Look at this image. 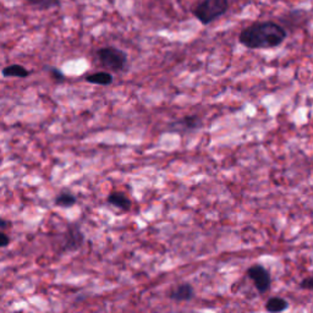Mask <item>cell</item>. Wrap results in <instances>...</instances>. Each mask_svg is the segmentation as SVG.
I'll list each match as a JSON object with an SVG mask.
<instances>
[{
    "label": "cell",
    "instance_id": "1",
    "mask_svg": "<svg viewBox=\"0 0 313 313\" xmlns=\"http://www.w3.org/2000/svg\"><path fill=\"white\" fill-rule=\"evenodd\" d=\"M288 33L273 21H263L246 27L240 32L239 42L248 49H270L279 47Z\"/></svg>",
    "mask_w": 313,
    "mask_h": 313
},
{
    "label": "cell",
    "instance_id": "2",
    "mask_svg": "<svg viewBox=\"0 0 313 313\" xmlns=\"http://www.w3.org/2000/svg\"><path fill=\"white\" fill-rule=\"evenodd\" d=\"M229 9V0H202L193 9V16L202 25H209L223 16Z\"/></svg>",
    "mask_w": 313,
    "mask_h": 313
},
{
    "label": "cell",
    "instance_id": "3",
    "mask_svg": "<svg viewBox=\"0 0 313 313\" xmlns=\"http://www.w3.org/2000/svg\"><path fill=\"white\" fill-rule=\"evenodd\" d=\"M97 58L105 69L110 71H123L126 68L127 54L115 47H103L97 50Z\"/></svg>",
    "mask_w": 313,
    "mask_h": 313
},
{
    "label": "cell",
    "instance_id": "4",
    "mask_svg": "<svg viewBox=\"0 0 313 313\" xmlns=\"http://www.w3.org/2000/svg\"><path fill=\"white\" fill-rule=\"evenodd\" d=\"M84 242V235L82 233L80 225L77 224H69L66 232L63 234L62 251L63 252H75Z\"/></svg>",
    "mask_w": 313,
    "mask_h": 313
},
{
    "label": "cell",
    "instance_id": "5",
    "mask_svg": "<svg viewBox=\"0 0 313 313\" xmlns=\"http://www.w3.org/2000/svg\"><path fill=\"white\" fill-rule=\"evenodd\" d=\"M247 276L253 281L254 287L261 294L267 293L272 284L269 272L261 264H254L247 269Z\"/></svg>",
    "mask_w": 313,
    "mask_h": 313
},
{
    "label": "cell",
    "instance_id": "6",
    "mask_svg": "<svg viewBox=\"0 0 313 313\" xmlns=\"http://www.w3.org/2000/svg\"><path fill=\"white\" fill-rule=\"evenodd\" d=\"M202 126V120L197 115H187L184 117L180 120H176L174 123L169 124L168 130L169 131H176V132H190L198 130Z\"/></svg>",
    "mask_w": 313,
    "mask_h": 313
},
{
    "label": "cell",
    "instance_id": "7",
    "mask_svg": "<svg viewBox=\"0 0 313 313\" xmlns=\"http://www.w3.org/2000/svg\"><path fill=\"white\" fill-rule=\"evenodd\" d=\"M170 299L176 302H184V301H191L194 297V289L191 284H185L179 285L178 288L170 294Z\"/></svg>",
    "mask_w": 313,
    "mask_h": 313
},
{
    "label": "cell",
    "instance_id": "8",
    "mask_svg": "<svg viewBox=\"0 0 313 313\" xmlns=\"http://www.w3.org/2000/svg\"><path fill=\"white\" fill-rule=\"evenodd\" d=\"M108 203L121 209V211H130V208H131V201H130L129 197L125 193L118 192V191L109 194Z\"/></svg>",
    "mask_w": 313,
    "mask_h": 313
},
{
    "label": "cell",
    "instance_id": "9",
    "mask_svg": "<svg viewBox=\"0 0 313 313\" xmlns=\"http://www.w3.org/2000/svg\"><path fill=\"white\" fill-rule=\"evenodd\" d=\"M113 75L107 71L94 72V74L86 76V81L88 83L99 84V86H109V84L113 83Z\"/></svg>",
    "mask_w": 313,
    "mask_h": 313
},
{
    "label": "cell",
    "instance_id": "10",
    "mask_svg": "<svg viewBox=\"0 0 313 313\" xmlns=\"http://www.w3.org/2000/svg\"><path fill=\"white\" fill-rule=\"evenodd\" d=\"M2 74L4 77H17V78H25L30 76V71L25 66L20 65V64H13V65L5 66L3 69Z\"/></svg>",
    "mask_w": 313,
    "mask_h": 313
},
{
    "label": "cell",
    "instance_id": "11",
    "mask_svg": "<svg viewBox=\"0 0 313 313\" xmlns=\"http://www.w3.org/2000/svg\"><path fill=\"white\" fill-rule=\"evenodd\" d=\"M288 308H289V302L285 299H282V297H278V296L270 297L266 303V309L270 313L282 312Z\"/></svg>",
    "mask_w": 313,
    "mask_h": 313
},
{
    "label": "cell",
    "instance_id": "12",
    "mask_svg": "<svg viewBox=\"0 0 313 313\" xmlns=\"http://www.w3.org/2000/svg\"><path fill=\"white\" fill-rule=\"evenodd\" d=\"M76 202H77V198H76L75 194H72L71 192H62L56 196L55 201V206L62 207V208H70V207L75 206Z\"/></svg>",
    "mask_w": 313,
    "mask_h": 313
},
{
    "label": "cell",
    "instance_id": "13",
    "mask_svg": "<svg viewBox=\"0 0 313 313\" xmlns=\"http://www.w3.org/2000/svg\"><path fill=\"white\" fill-rule=\"evenodd\" d=\"M27 3L38 10H49L60 5V0H27Z\"/></svg>",
    "mask_w": 313,
    "mask_h": 313
},
{
    "label": "cell",
    "instance_id": "14",
    "mask_svg": "<svg viewBox=\"0 0 313 313\" xmlns=\"http://www.w3.org/2000/svg\"><path fill=\"white\" fill-rule=\"evenodd\" d=\"M48 71H49V74L51 76V78L53 80H55L56 82H64L65 81V75H64V72L60 69L54 68V66H49V68H47Z\"/></svg>",
    "mask_w": 313,
    "mask_h": 313
},
{
    "label": "cell",
    "instance_id": "15",
    "mask_svg": "<svg viewBox=\"0 0 313 313\" xmlns=\"http://www.w3.org/2000/svg\"><path fill=\"white\" fill-rule=\"evenodd\" d=\"M300 288L303 289V290H313V275L303 279L300 282Z\"/></svg>",
    "mask_w": 313,
    "mask_h": 313
},
{
    "label": "cell",
    "instance_id": "16",
    "mask_svg": "<svg viewBox=\"0 0 313 313\" xmlns=\"http://www.w3.org/2000/svg\"><path fill=\"white\" fill-rule=\"evenodd\" d=\"M9 244H10V238L4 232L0 233V246L2 247H8Z\"/></svg>",
    "mask_w": 313,
    "mask_h": 313
},
{
    "label": "cell",
    "instance_id": "17",
    "mask_svg": "<svg viewBox=\"0 0 313 313\" xmlns=\"http://www.w3.org/2000/svg\"><path fill=\"white\" fill-rule=\"evenodd\" d=\"M9 225H11V223H9V221H7L5 219L0 220V229H2V232H4L5 229H8Z\"/></svg>",
    "mask_w": 313,
    "mask_h": 313
}]
</instances>
